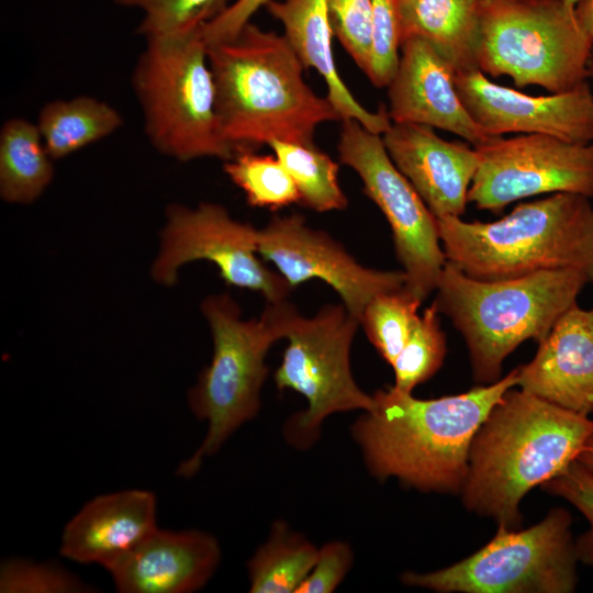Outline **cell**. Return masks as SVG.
I'll use <instances>...</instances> for the list:
<instances>
[{
  "label": "cell",
  "mask_w": 593,
  "mask_h": 593,
  "mask_svg": "<svg viewBox=\"0 0 593 593\" xmlns=\"http://www.w3.org/2000/svg\"><path fill=\"white\" fill-rule=\"evenodd\" d=\"M150 144L180 161L234 157L223 136L215 87L201 30L146 41L132 75Z\"/></svg>",
  "instance_id": "52a82bcc"
},
{
  "label": "cell",
  "mask_w": 593,
  "mask_h": 593,
  "mask_svg": "<svg viewBox=\"0 0 593 593\" xmlns=\"http://www.w3.org/2000/svg\"><path fill=\"white\" fill-rule=\"evenodd\" d=\"M422 302L402 287L376 295L363 309L360 325L369 342L390 366L416 324Z\"/></svg>",
  "instance_id": "83f0119b"
},
{
  "label": "cell",
  "mask_w": 593,
  "mask_h": 593,
  "mask_svg": "<svg viewBox=\"0 0 593 593\" xmlns=\"http://www.w3.org/2000/svg\"><path fill=\"white\" fill-rule=\"evenodd\" d=\"M202 312L211 327L213 356L197 384L188 393L193 415L208 423L206 435L178 469L177 475L193 477L203 460L216 454L261 406L260 393L268 374L266 355L299 314L287 300L267 302L258 318H240V310L228 294L205 298Z\"/></svg>",
  "instance_id": "8992f818"
},
{
  "label": "cell",
  "mask_w": 593,
  "mask_h": 593,
  "mask_svg": "<svg viewBox=\"0 0 593 593\" xmlns=\"http://www.w3.org/2000/svg\"><path fill=\"white\" fill-rule=\"evenodd\" d=\"M475 149L479 167L468 201L480 210L500 212L517 200L546 193L593 198V143L524 134L491 136Z\"/></svg>",
  "instance_id": "4fadbf2b"
},
{
  "label": "cell",
  "mask_w": 593,
  "mask_h": 593,
  "mask_svg": "<svg viewBox=\"0 0 593 593\" xmlns=\"http://www.w3.org/2000/svg\"><path fill=\"white\" fill-rule=\"evenodd\" d=\"M586 284L585 275L570 269L479 280L446 260L433 304L463 336L473 379L490 384L522 343L548 335Z\"/></svg>",
  "instance_id": "5b68a950"
},
{
  "label": "cell",
  "mask_w": 593,
  "mask_h": 593,
  "mask_svg": "<svg viewBox=\"0 0 593 593\" xmlns=\"http://www.w3.org/2000/svg\"><path fill=\"white\" fill-rule=\"evenodd\" d=\"M588 80L593 82V46L588 61Z\"/></svg>",
  "instance_id": "f35d334b"
},
{
  "label": "cell",
  "mask_w": 593,
  "mask_h": 593,
  "mask_svg": "<svg viewBox=\"0 0 593 593\" xmlns=\"http://www.w3.org/2000/svg\"><path fill=\"white\" fill-rule=\"evenodd\" d=\"M574 7L579 22L593 42V0H579Z\"/></svg>",
  "instance_id": "8d00e7d4"
},
{
  "label": "cell",
  "mask_w": 593,
  "mask_h": 593,
  "mask_svg": "<svg viewBox=\"0 0 593 593\" xmlns=\"http://www.w3.org/2000/svg\"><path fill=\"white\" fill-rule=\"evenodd\" d=\"M36 124L13 118L0 133V194L10 203H31L52 181L54 168Z\"/></svg>",
  "instance_id": "603a6c76"
},
{
  "label": "cell",
  "mask_w": 593,
  "mask_h": 593,
  "mask_svg": "<svg viewBox=\"0 0 593 593\" xmlns=\"http://www.w3.org/2000/svg\"><path fill=\"white\" fill-rule=\"evenodd\" d=\"M563 1H564L566 3H568V4L574 7L579 0H563Z\"/></svg>",
  "instance_id": "ab89813d"
},
{
  "label": "cell",
  "mask_w": 593,
  "mask_h": 593,
  "mask_svg": "<svg viewBox=\"0 0 593 593\" xmlns=\"http://www.w3.org/2000/svg\"><path fill=\"white\" fill-rule=\"evenodd\" d=\"M258 231L232 219L220 204L201 203L194 209L170 205L153 278L171 286L181 266L208 260L216 265L227 284L259 292L267 302L287 300L290 284L257 257Z\"/></svg>",
  "instance_id": "7c38bea8"
},
{
  "label": "cell",
  "mask_w": 593,
  "mask_h": 593,
  "mask_svg": "<svg viewBox=\"0 0 593 593\" xmlns=\"http://www.w3.org/2000/svg\"><path fill=\"white\" fill-rule=\"evenodd\" d=\"M334 35L367 74L372 52V0H327Z\"/></svg>",
  "instance_id": "1f68e13d"
},
{
  "label": "cell",
  "mask_w": 593,
  "mask_h": 593,
  "mask_svg": "<svg viewBox=\"0 0 593 593\" xmlns=\"http://www.w3.org/2000/svg\"><path fill=\"white\" fill-rule=\"evenodd\" d=\"M342 164L360 177L365 193L385 216L405 288L421 301L436 290L446 257L437 220L390 158L382 141L356 120L343 121L338 142Z\"/></svg>",
  "instance_id": "8fae6325"
},
{
  "label": "cell",
  "mask_w": 593,
  "mask_h": 593,
  "mask_svg": "<svg viewBox=\"0 0 593 593\" xmlns=\"http://www.w3.org/2000/svg\"><path fill=\"white\" fill-rule=\"evenodd\" d=\"M439 312L432 304L419 315L406 343L392 363L393 387L412 393L413 389L432 378L446 356V336L440 327Z\"/></svg>",
  "instance_id": "f1b7e54d"
},
{
  "label": "cell",
  "mask_w": 593,
  "mask_h": 593,
  "mask_svg": "<svg viewBox=\"0 0 593 593\" xmlns=\"http://www.w3.org/2000/svg\"><path fill=\"white\" fill-rule=\"evenodd\" d=\"M220 561L213 535L157 527L108 572L121 593H191L208 583Z\"/></svg>",
  "instance_id": "ac0fdd59"
},
{
  "label": "cell",
  "mask_w": 593,
  "mask_h": 593,
  "mask_svg": "<svg viewBox=\"0 0 593 593\" xmlns=\"http://www.w3.org/2000/svg\"><path fill=\"white\" fill-rule=\"evenodd\" d=\"M382 141L393 164L436 219L466 212L479 167L475 147L446 141L430 126L409 123H392Z\"/></svg>",
  "instance_id": "e0dca14e"
},
{
  "label": "cell",
  "mask_w": 593,
  "mask_h": 593,
  "mask_svg": "<svg viewBox=\"0 0 593 593\" xmlns=\"http://www.w3.org/2000/svg\"><path fill=\"white\" fill-rule=\"evenodd\" d=\"M153 492L132 489L98 495L65 525L60 555L109 571L158 526Z\"/></svg>",
  "instance_id": "ffe728a7"
},
{
  "label": "cell",
  "mask_w": 593,
  "mask_h": 593,
  "mask_svg": "<svg viewBox=\"0 0 593 593\" xmlns=\"http://www.w3.org/2000/svg\"><path fill=\"white\" fill-rule=\"evenodd\" d=\"M354 562L351 547L334 540L318 549L316 561L295 593H332L342 583Z\"/></svg>",
  "instance_id": "e575fe53"
},
{
  "label": "cell",
  "mask_w": 593,
  "mask_h": 593,
  "mask_svg": "<svg viewBox=\"0 0 593 593\" xmlns=\"http://www.w3.org/2000/svg\"><path fill=\"white\" fill-rule=\"evenodd\" d=\"M571 516L553 508L523 530L499 526L493 539L468 558L427 573L404 572L410 586L441 593H569L577 584Z\"/></svg>",
  "instance_id": "9c48e42d"
},
{
  "label": "cell",
  "mask_w": 593,
  "mask_h": 593,
  "mask_svg": "<svg viewBox=\"0 0 593 593\" xmlns=\"http://www.w3.org/2000/svg\"><path fill=\"white\" fill-rule=\"evenodd\" d=\"M271 0H235L216 18L205 23L201 36L205 45L235 38L250 23L251 16Z\"/></svg>",
  "instance_id": "d590c367"
},
{
  "label": "cell",
  "mask_w": 593,
  "mask_h": 593,
  "mask_svg": "<svg viewBox=\"0 0 593 593\" xmlns=\"http://www.w3.org/2000/svg\"><path fill=\"white\" fill-rule=\"evenodd\" d=\"M455 85L472 120L489 136L544 134L593 143V91L589 80L572 90L528 96L492 82L479 68L458 71Z\"/></svg>",
  "instance_id": "9a60e30c"
},
{
  "label": "cell",
  "mask_w": 593,
  "mask_h": 593,
  "mask_svg": "<svg viewBox=\"0 0 593 593\" xmlns=\"http://www.w3.org/2000/svg\"><path fill=\"white\" fill-rule=\"evenodd\" d=\"M206 52L221 130L235 155L275 139L315 146L316 128L339 120L328 99L305 82L284 35L248 23Z\"/></svg>",
  "instance_id": "3957f363"
},
{
  "label": "cell",
  "mask_w": 593,
  "mask_h": 593,
  "mask_svg": "<svg viewBox=\"0 0 593 593\" xmlns=\"http://www.w3.org/2000/svg\"><path fill=\"white\" fill-rule=\"evenodd\" d=\"M317 555L318 548L305 536L283 519H276L267 540L247 562L249 592L295 593Z\"/></svg>",
  "instance_id": "d4e9b609"
},
{
  "label": "cell",
  "mask_w": 593,
  "mask_h": 593,
  "mask_svg": "<svg viewBox=\"0 0 593 593\" xmlns=\"http://www.w3.org/2000/svg\"><path fill=\"white\" fill-rule=\"evenodd\" d=\"M90 585L55 562L7 559L0 567L1 593H85Z\"/></svg>",
  "instance_id": "4dcf8cb0"
},
{
  "label": "cell",
  "mask_w": 593,
  "mask_h": 593,
  "mask_svg": "<svg viewBox=\"0 0 593 593\" xmlns=\"http://www.w3.org/2000/svg\"><path fill=\"white\" fill-rule=\"evenodd\" d=\"M268 146L286 167L300 193V204L316 211L344 210L348 200L338 182V164L316 146L271 141Z\"/></svg>",
  "instance_id": "484cf974"
},
{
  "label": "cell",
  "mask_w": 593,
  "mask_h": 593,
  "mask_svg": "<svg viewBox=\"0 0 593 593\" xmlns=\"http://www.w3.org/2000/svg\"><path fill=\"white\" fill-rule=\"evenodd\" d=\"M267 11L283 26L284 36L304 68H314L327 87V99L342 121L356 120L376 134L392 125L381 107L371 112L351 94L339 76L333 55V29L327 0H271Z\"/></svg>",
  "instance_id": "44dd1931"
},
{
  "label": "cell",
  "mask_w": 593,
  "mask_h": 593,
  "mask_svg": "<svg viewBox=\"0 0 593 593\" xmlns=\"http://www.w3.org/2000/svg\"><path fill=\"white\" fill-rule=\"evenodd\" d=\"M359 325L343 303L326 304L312 317L299 313L293 320L273 380L279 390H293L307 402L283 426L284 438L294 448L313 446L328 416L372 409L373 396L358 387L350 368V347Z\"/></svg>",
  "instance_id": "30bf717a"
},
{
  "label": "cell",
  "mask_w": 593,
  "mask_h": 593,
  "mask_svg": "<svg viewBox=\"0 0 593 593\" xmlns=\"http://www.w3.org/2000/svg\"><path fill=\"white\" fill-rule=\"evenodd\" d=\"M120 112L88 96L47 102L40 110L37 128L53 159L68 156L120 128Z\"/></svg>",
  "instance_id": "cb8c5ba5"
},
{
  "label": "cell",
  "mask_w": 593,
  "mask_h": 593,
  "mask_svg": "<svg viewBox=\"0 0 593 593\" xmlns=\"http://www.w3.org/2000/svg\"><path fill=\"white\" fill-rule=\"evenodd\" d=\"M477 66L551 93L588 80L593 42L563 0H480Z\"/></svg>",
  "instance_id": "ba28073f"
},
{
  "label": "cell",
  "mask_w": 593,
  "mask_h": 593,
  "mask_svg": "<svg viewBox=\"0 0 593 593\" xmlns=\"http://www.w3.org/2000/svg\"><path fill=\"white\" fill-rule=\"evenodd\" d=\"M400 48L399 65L388 85L392 123L439 128L462 137L473 147L484 144L491 136L462 104L451 63L418 36L404 38Z\"/></svg>",
  "instance_id": "2e32d148"
},
{
  "label": "cell",
  "mask_w": 593,
  "mask_h": 593,
  "mask_svg": "<svg viewBox=\"0 0 593 593\" xmlns=\"http://www.w3.org/2000/svg\"><path fill=\"white\" fill-rule=\"evenodd\" d=\"M517 382L518 367L493 383L438 399L380 389L351 436L376 479L393 477L422 492H461L477 430Z\"/></svg>",
  "instance_id": "6da1fadb"
},
{
  "label": "cell",
  "mask_w": 593,
  "mask_h": 593,
  "mask_svg": "<svg viewBox=\"0 0 593 593\" xmlns=\"http://www.w3.org/2000/svg\"><path fill=\"white\" fill-rule=\"evenodd\" d=\"M228 0H114L120 7L144 13L136 32L145 40L184 36L195 33L221 14Z\"/></svg>",
  "instance_id": "f546056e"
},
{
  "label": "cell",
  "mask_w": 593,
  "mask_h": 593,
  "mask_svg": "<svg viewBox=\"0 0 593 593\" xmlns=\"http://www.w3.org/2000/svg\"><path fill=\"white\" fill-rule=\"evenodd\" d=\"M223 169L251 206L279 210L300 202L295 182L276 155L239 152L224 161Z\"/></svg>",
  "instance_id": "4316f807"
},
{
  "label": "cell",
  "mask_w": 593,
  "mask_h": 593,
  "mask_svg": "<svg viewBox=\"0 0 593 593\" xmlns=\"http://www.w3.org/2000/svg\"><path fill=\"white\" fill-rule=\"evenodd\" d=\"M436 220L446 260L471 278L570 269L593 284V205L585 195L553 193L518 204L493 222Z\"/></svg>",
  "instance_id": "277c9868"
},
{
  "label": "cell",
  "mask_w": 593,
  "mask_h": 593,
  "mask_svg": "<svg viewBox=\"0 0 593 593\" xmlns=\"http://www.w3.org/2000/svg\"><path fill=\"white\" fill-rule=\"evenodd\" d=\"M538 344L533 360L518 366L517 385L589 416L593 412V310L573 305Z\"/></svg>",
  "instance_id": "d6986e66"
},
{
  "label": "cell",
  "mask_w": 593,
  "mask_h": 593,
  "mask_svg": "<svg viewBox=\"0 0 593 593\" xmlns=\"http://www.w3.org/2000/svg\"><path fill=\"white\" fill-rule=\"evenodd\" d=\"M577 460L593 472V435L588 439Z\"/></svg>",
  "instance_id": "74e56055"
},
{
  "label": "cell",
  "mask_w": 593,
  "mask_h": 593,
  "mask_svg": "<svg viewBox=\"0 0 593 593\" xmlns=\"http://www.w3.org/2000/svg\"><path fill=\"white\" fill-rule=\"evenodd\" d=\"M541 488L569 501L588 519L589 530L574 545L578 560L593 566V472L574 460L559 474L542 483Z\"/></svg>",
  "instance_id": "836d02e7"
},
{
  "label": "cell",
  "mask_w": 593,
  "mask_h": 593,
  "mask_svg": "<svg viewBox=\"0 0 593 593\" xmlns=\"http://www.w3.org/2000/svg\"><path fill=\"white\" fill-rule=\"evenodd\" d=\"M373 37L367 77L376 87H388L399 65L401 31L398 0H372Z\"/></svg>",
  "instance_id": "d6a6232c"
},
{
  "label": "cell",
  "mask_w": 593,
  "mask_h": 593,
  "mask_svg": "<svg viewBox=\"0 0 593 593\" xmlns=\"http://www.w3.org/2000/svg\"><path fill=\"white\" fill-rule=\"evenodd\" d=\"M592 435L588 415L511 388L472 439L463 504L516 529L524 495L577 460Z\"/></svg>",
  "instance_id": "7a4b0ae2"
},
{
  "label": "cell",
  "mask_w": 593,
  "mask_h": 593,
  "mask_svg": "<svg viewBox=\"0 0 593 593\" xmlns=\"http://www.w3.org/2000/svg\"><path fill=\"white\" fill-rule=\"evenodd\" d=\"M401 42L418 36L456 72L478 68L480 0H398Z\"/></svg>",
  "instance_id": "7402d4cb"
},
{
  "label": "cell",
  "mask_w": 593,
  "mask_h": 593,
  "mask_svg": "<svg viewBox=\"0 0 593 593\" xmlns=\"http://www.w3.org/2000/svg\"><path fill=\"white\" fill-rule=\"evenodd\" d=\"M257 250L264 260L275 265L292 289L312 279L329 284L358 321L372 298L406 282L403 270L360 265L327 233L310 227L301 214L273 216L258 231Z\"/></svg>",
  "instance_id": "5bb4252c"
}]
</instances>
